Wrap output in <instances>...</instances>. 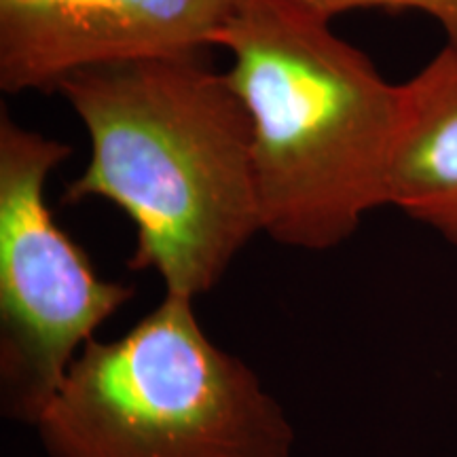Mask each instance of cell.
Returning <instances> with one entry per match:
<instances>
[{"instance_id": "obj_1", "label": "cell", "mask_w": 457, "mask_h": 457, "mask_svg": "<svg viewBox=\"0 0 457 457\" xmlns=\"http://www.w3.org/2000/svg\"><path fill=\"white\" fill-rule=\"evenodd\" d=\"M89 131L91 157L64 204L100 197L136 227L131 271L165 295L212 293L262 231L253 121L208 57L85 68L60 85Z\"/></svg>"}, {"instance_id": "obj_3", "label": "cell", "mask_w": 457, "mask_h": 457, "mask_svg": "<svg viewBox=\"0 0 457 457\" xmlns=\"http://www.w3.org/2000/svg\"><path fill=\"white\" fill-rule=\"evenodd\" d=\"M193 303L165 295L125 335L85 343L34 426L49 457L293 455L282 404Z\"/></svg>"}, {"instance_id": "obj_4", "label": "cell", "mask_w": 457, "mask_h": 457, "mask_svg": "<svg viewBox=\"0 0 457 457\" xmlns=\"http://www.w3.org/2000/svg\"><path fill=\"white\" fill-rule=\"evenodd\" d=\"M72 148L0 117V407L37 426L85 343L134 288L98 278L45 187Z\"/></svg>"}, {"instance_id": "obj_2", "label": "cell", "mask_w": 457, "mask_h": 457, "mask_svg": "<svg viewBox=\"0 0 457 457\" xmlns=\"http://www.w3.org/2000/svg\"><path fill=\"white\" fill-rule=\"evenodd\" d=\"M216 47L253 121L262 231L322 253L390 205L403 87L303 0H231Z\"/></svg>"}, {"instance_id": "obj_7", "label": "cell", "mask_w": 457, "mask_h": 457, "mask_svg": "<svg viewBox=\"0 0 457 457\" xmlns=\"http://www.w3.org/2000/svg\"><path fill=\"white\" fill-rule=\"evenodd\" d=\"M320 13L333 20L335 15L353 9H384V11H420L441 24L449 45L457 47V0H303Z\"/></svg>"}, {"instance_id": "obj_5", "label": "cell", "mask_w": 457, "mask_h": 457, "mask_svg": "<svg viewBox=\"0 0 457 457\" xmlns=\"http://www.w3.org/2000/svg\"><path fill=\"white\" fill-rule=\"evenodd\" d=\"M231 0H0V87L57 91L85 68L208 57Z\"/></svg>"}, {"instance_id": "obj_6", "label": "cell", "mask_w": 457, "mask_h": 457, "mask_svg": "<svg viewBox=\"0 0 457 457\" xmlns=\"http://www.w3.org/2000/svg\"><path fill=\"white\" fill-rule=\"evenodd\" d=\"M400 87L390 205L457 245V47L447 43Z\"/></svg>"}]
</instances>
